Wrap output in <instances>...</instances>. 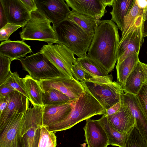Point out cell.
Instances as JSON below:
<instances>
[{"instance_id":"obj_33","label":"cell","mask_w":147,"mask_h":147,"mask_svg":"<svg viewBox=\"0 0 147 147\" xmlns=\"http://www.w3.org/2000/svg\"><path fill=\"white\" fill-rule=\"evenodd\" d=\"M12 61L9 58L0 55V85L11 72L10 65Z\"/></svg>"},{"instance_id":"obj_36","label":"cell","mask_w":147,"mask_h":147,"mask_svg":"<svg viewBox=\"0 0 147 147\" xmlns=\"http://www.w3.org/2000/svg\"><path fill=\"white\" fill-rule=\"evenodd\" d=\"M136 96L147 116V84H144Z\"/></svg>"},{"instance_id":"obj_37","label":"cell","mask_w":147,"mask_h":147,"mask_svg":"<svg viewBox=\"0 0 147 147\" xmlns=\"http://www.w3.org/2000/svg\"><path fill=\"white\" fill-rule=\"evenodd\" d=\"M25 7L30 12L37 10L34 0H20Z\"/></svg>"},{"instance_id":"obj_39","label":"cell","mask_w":147,"mask_h":147,"mask_svg":"<svg viewBox=\"0 0 147 147\" xmlns=\"http://www.w3.org/2000/svg\"><path fill=\"white\" fill-rule=\"evenodd\" d=\"M15 90L8 86L2 84L0 85V95L6 97Z\"/></svg>"},{"instance_id":"obj_2","label":"cell","mask_w":147,"mask_h":147,"mask_svg":"<svg viewBox=\"0 0 147 147\" xmlns=\"http://www.w3.org/2000/svg\"><path fill=\"white\" fill-rule=\"evenodd\" d=\"M82 82L85 90L79 99L74 101L70 113L63 120L46 127L49 131L55 132L66 130L94 115L106 114V110Z\"/></svg>"},{"instance_id":"obj_25","label":"cell","mask_w":147,"mask_h":147,"mask_svg":"<svg viewBox=\"0 0 147 147\" xmlns=\"http://www.w3.org/2000/svg\"><path fill=\"white\" fill-rule=\"evenodd\" d=\"M139 60V53H136L128 57L120 63H117L116 67L117 82L123 89L127 78Z\"/></svg>"},{"instance_id":"obj_13","label":"cell","mask_w":147,"mask_h":147,"mask_svg":"<svg viewBox=\"0 0 147 147\" xmlns=\"http://www.w3.org/2000/svg\"><path fill=\"white\" fill-rule=\"evenodd\" d=\"M113 0H65L69 7L78 13L100 19L112 6Z\"/></svg>"},{"instance_id":"obj_30","label":"cell","mask_w":147,"mask_h":147,"mask_svg":"<svg viewBox=\"0 0 147 147\" xmlns=\"http://www.w3.org/2000/svg\"><path fill=\"white\" fill-rule=\"evenodd\" d=\"M2 84L12 88L22 94L29 100V96L25 88L23 78H20L17 72H11Z\"/></svg>"},{"instance_id":"obj_8","label":"cell","mask_w":147,"mask_h":147,"mask_svg":"<svg viewBox=\"0 0 147 147\" xmlns=\"http://www.w3.org/2000/svg\"><path fill=\"white\" fill-rule=\"evenodd\" d=\"M57 68L66 78L73 77L71 68L77 62L74 53L61 44L43 45L39 51Z\"/></svg>"},{"instance_id":"obj_27","label":"cell","mask_w":147,"mask_h":147,"mask_svg":"<svg viewBox=\"0 0 147 147\" xmlns=\"http://www.w3.org/2000/svg\"><path fill=\"white\" fill-rule=\"evenodd\" d=\"M77 59V62L87 74L91 76H107L109 73L101 66L86 56Z\"/></svg>"},{"instance_id":"obj_44","label":"cell","mask_w":147,"mask_h":147,"mask_svg":"<svg viewBox=\"0 0 147 147\" xmlns=\"http://www.w3.org/2000/svg\"><path fill=\"white\" fill-rule=\"evenodd\" d=\"M147 20V7L145 11L144 16V21H145Z\"/></svg>"},{"instance_id":"obj_19","label":"cell","mask_w":147,"mask_h":147,"mask_svg":"<svg viewBox=\"0 0 147 147\" xmlns=\"http://www.w3.org/2000/svg\"><path fill=\"white\" fill-rule=\"evenodd\" d=\"M74 101L59 105L44 106L43 125L48 127L64 119L71 111Z\"/></svg>"},{"instance_id":"obj_28","label":"cell","mask_w":147,"mask_h":147,"mask_svg":"<svg viewBox=\"0 0 147 147\" xmlns=\"http://www.w3.org/2000/svg\"><path fill=\"white\" fill-rule=\"evenodd\" d=\"M73 101L66 95L55 89H51L43 92L44 106L59 105Z\"/></svg>"},{"instance_id":"obj_18","label":"cell","mask_w":147,"mask_h":147,"mask_svg":"<svg viewBox=\"0 0 147 147\" xmlns=\"http://www.w3.org/2000/svg\"><path fill=\"white\" fill-rule=\"evenodd\" d=\"M121 105L120 109L117 113L106 116L111 125L117 131L129 134L135 127V119L128 108Z\"/></svg>"},{"instance_id":"obj_26","label":"cell","mask_w":147,"mask_h":147,"mask_svg":"<svg viewBox=\"0 0 147 147\" xmlns=\"http://www.w3.org/2000/svg\"><path fill=\"white\" fill-rule=\"evenodd\" d=\"M23 78L25 90L29 97V100L33 106H44L43 91L39 81L33 79L28 75Z\"/></svg>"},{"instance_id":"obj_20","label":"cell","mask_w":147,"mask_h":147,"mask_svg":"<svg viewBox=\"0 0 147 147\" xmlns=\"http://www.w3.org/2000/svg\"><path fill=\"white\" fill-rule=\"evenodd\" d=\"M32 51L30 46L22 40H8L1 42L0 45V55L9 58L12 61L19 60Z\"/></svg>"},{"instance_id":"obj_15","label":"cell","mask_w":147,"mask_h":147,"mask_svg":"<svg viewBox=\"0 0 147 147\" xmlns=\"http://www.w3.org/2000/svg\"><path fill=\"white\" fill-rule=\"evenodd\" d=\"M8 23L23 27L31 18L30 12L20 0H0Z\"/></svg>"},{"instance_id":"obj_11","label":"cell","mask_w":147,"mask_h":147,"mask_svg":"<svg viewBox=\"0 0 147 147\" xmlns=\"http://www.w3.org/2000/svg\"><path fill=\"white\" fill-rule=\"evenodd\" d=\"M37 10L54 26L66 19L71 11L63 0H34Z\"/></svg>"},{"instance_id":"obj_42","label":"cell","mask_w":147,"mask_h":147,"mask_svg":"<svg viewBox=\"0 0 147 147\" xmlns=\"http://www.w3.org/2000/svg\"><path fill=\"white\" fill-rule=\"evenodd\" d=\"M140 64L143 69L145 77V84H147V64L140 62Z\"/></svg>"},{"instance_id":"obj_22","label":"cell","mask_w":147,"mask_h":147,"mask_svg":"<svg viewBox=\"0 0 147 147\" xmlns=\"http://www.w3.org/2000/svg\"><path fill=\"white\" fill-rule=\"evenodd\" d=\"M134 0H113L112 9L110 13L111 20L116 24L117 26L122 31L125 17L130 11Z\"/></svg>"},{"instance_id":"obj_7","label":"cell","mask_w":147,"mask_h":147,"mask_svg":"<svg viewBox=\"0 0 147 147\" xmlns=\"http://www.w3.org/2000/svg\"><path fill=\"white\" fill-rule=\"evenodd\" d=\"M144 16L142 15L138 17L128 30L120 39L117 63H120L132 55L139 53L144 41Z\"/></svg>"},{"instance_id":"obj_34","label":"cell","mask_w":147,"mask_h":147,"mask_svg":"<svg viewBox=\"0 0 147 147\" xmlns=\"http://www.w3.org/2000/svg\"><path fill=\"white\" fill-rule=\"evenodd\" d=\"M22 26L8 23L0 29V41H6L11 34Z\"/></svg>"},{"instance_id":"obj_35","label":"cell","mask_w":147,"mask_h":147,"mask_svg":"<svg viewBox=\"0 0 147 147\" xmlns=\"http://www.w3.org/2000/svg\"><path fill=\"white\" fill-rule=\"evenodd\" d=\"M71 72L73 77L81 82L87 78V74L78 62L72 66Z\"/></svg>"},{"instance_id":"obj_43","label":"cell","mask_w":147,"mask_h":147,"mask_svg":"<svg viewBox=\"0 0 147 147\" xmlns=\"http://www.w3.org/2000/svg\"><path fill=\"white\" fill-rule=\"evenodd\" d=\"M143 36L144 37H147V20L144 22Z\"/></svg>"},{"instance_id":"obj_38","label":"cell","mask_w":147,"mask_h":147,"mask_svg":"<svg viewBox=\"0 0 147 147\" xmlns=\"http://www.w3.org/2000/svg\"><path fill=\"white\" fill-rule=\"evenodd\" d=\"M121 106L120 101L106 110V115L108 116L117 113L119 110Z\"/></svg>"},{"instance_id":"obj_5","label":"cell","mask_w":147,"mask_h":147,"mask_svg":"<svg viewBox=\"0 0 147 147\" xmlns=\"http://www.w3.org/2000/svg\"><path fill=\"white\" fill-rule=\"evenodd\" d=\"M23 69L33 79L38 81L59 77H65L57 68L40 51L21 58ZM66 78V77H65Z\"/></svg>"},{"instance_id":"obj_6","label":"cell","mask_w":147,"mask_h":147,"mask_svg":"<svg viewBox=\"0 0 147 147\" xmlns=\"http://www.w3.org/2000/svg\"><path fill=\"white\" fill-rule=\"evenodd\" d=\"M25 112L22 123L21 147H38L44 106H33Z\"/></svg>"},{"instance_id":"obj_21","label":"cell","mask_w":147,"mask_h":147,"mask_svg":"<svg viewBox=\"0 0 147 147\" xmlns=\"http://www.w3.org/2000/svg\"><path fill=\"white\" fill-rule=\"evenodd\" d=\"M139 60L127 78L123 89L124 93L136 95L145 84V77L143 69Z\"/></svg>"},{"instance_id":"obj_12","label":"cell","mask_w":147,"mask_h":147,"mask_svg":"<svg viewBox=\"0 0 147 147\" xmlns=\"http://www.w3.org/2000/svg\"><path fill=\"white\" fill-rule=\"evenodd\" d=\"M26 112L17 111L9 120L0 133V147H21V128Z\"/></svg>"},{"instance_id":"obj_31","label":"cell","mask_w":147,"mask_h":147,"mask_svg":"<svg viewBox=\"0 0 147 147\" xmlns=\"http://www.w3.org/2000/svg\"><path fill=\"white\" fill-rule=\"evenodd\" d=\"M56 138L55 132L50 131L46 126L42 125L38 147H56Z\"/></svg>"},{"instance_id":"obj_1","label":"cell","mask_w":147,"mask_h":147,"mask_svg":"<svg viewBox=\"0 0 147 147\" xmlns=\"http://www.w3.org/2000/svg\"><path fill=\"white\" fill-rule=\"evenodd\" d=\"M119 41L117 25L111 20H101L94 34L86 56L109 73L113 71L117 61Z\"/></svg>"},{"instance_id":"obj_29","label":"cell","mask_w":147,"mask_h":147,"mask_svg":"<svg viewBox=\"0 0 147 147\" xmlns=\"http://www.w3.org/2000/svg\"><path fill=\"white\" fill-rule=\"evenodd\" d=\"M146 8L142 7L138 0H134L130 11L125 18L123 28L121 31V37H123L128 30L138 17L144 15Z\"/></svg>"},{"instance_id":"obj_10","label":"cell","mask_w":147,"mask_h":147,"mask_svg":"<svg viewBox=\"0 0 147 147\" xmlns=\"http://www.w3.org/2000/svg\"><path fill=\"white\" fill-rule=\"evenodd\" d=\"M43 92L51 89L57 90L73 101L78 100L85 90L82 83L74 77H59L39 81Z\"/></svg>"},{"instance_id":"obj_16","label":"cell","mask_w":147,"mask_h":147,"mask_svg":"<svg viewBox=\"0 0 147 147\" xmlns=\"http://www.w3.org/2000/svg\"><path fill=\"white\" fill-rule=\"evenodd\" d=\"M9 95L8 105L5 110L0 114V133L17 111L26 112L29 108V100L22 94L15 90Z\"/></svg>"},{"instance_id":"obj_40","label":"cell","mask_w":147,"mask_h":147,"mask_svg":"<svg viewBox=\"0 0 147 147\" xmlns=\"http://www.w3.org/2000/svg\"><path fill=\"white\" fill-rule=\"evenodd\" d=\"M8 23L3 6L0 1V29Z\"/></svg>"},{"instance_id":"obj_41","label":"cell","mask_w":147,"mask_h":147,"mask_svg":"<svg viewBox=\"0 0 147 147\" xmlns=\"http://www.w3.org/2000/svg\"><path fill=\"white\" fill-rule=\"evenodd\" d=\"M9 95L6 97L0 95V114L2 113L7 108L9 103Z\"/></svg>"},{"instance_id":"obj_14","label":"cell","mask_w":147,"mask_h":147,"mask_svg":"<svg viewBox=\"0 0 147 147\" xmlns=\"http://www.w3.org/2000/svg\"><path fill=\"white\" fill-rule=\"evenodd\" d=\"M122 104L130 111L135 121V128L147 142V116L136 95L123 93L120 96Z\"/></svg>"},{"instance_id":"obj_17","label":"cell","mask_w":147,"mask_h":147,"mask_svg":"<svg viewBox=\"0 0 147 147\" xmlns=\"http://www.w3.org/2000/svg\"><path fill=\"white\" fill-rule=\"evenodd\" d=\"M83 128L87 147H107L108 139L103 128L97 120H86Z\"/></svg>"},{"instance_id":"obj_4","label":"cell","mask_w":147,"mask_h":147,"mask_svg":"<svg viewBox=\"0 0 147 147\" xmlns=\"http://www.w3.org/2000/svg\"><path fill=\"white\" fill-rule=\"evenodd\" d=\"M31 18L19 34L22 40H36L48 44H59L51 22L37 10L31 12Z\"/></svg>"},{"instance_id":"obj_3","label":"cell","mask_w":147,"mask_h":147,"mask_svg":"<svg viewBox=\"0 0 147 147\" xmlns=\"http://www.w3.org/2000/svg\"><path fill=\"white\" fill-rule=\"evenodd\" d=\"M52 27L59 44L65 46L79 58L87 55L94 34L86 32L66 19Z\"/></svg>"},{"instance_id":"obj_9","label":"cell","mask_w":147,"mask_h":147,"mask_svg":"<svg viewBox=\"0 0 147 147\" xmlns=\"http://www.w3.org/2000/svg\"><path fill=\"white\" fill-rule=\"evenodd\" d=\"M90 93L106 110L120 101V96L124 93L117 82L101 83L88 81L82 82Z\"/></svg>"},{"instance_id":"obj_24","label":"cell","mask_w":147,"mask_h":147,"mask_svg":"<svg viewBox=\"0 0 147 147\" xmlns=\"http://www.w3.org/2000/svg\"><path fill=\"white\" fill-rule=\"evenodd\" d=\"M66 19L73 22L90 33L94 34L101 22L100 19L71 11Z\"/></svg>"},{"instance_id":"obj_23","label":"cell","mask_w":147,"mask_h":147,"mask_svg":"<svg viewBox=\"0 0 147 147\" xmlns=\"http://www.w3.org/2000/svg\"><path fill=\"white\" fill-rule=\"evenodd\" d=\"M98 120L107 135L109 145L125 147L129 134L121 133L116 129L110 123L105 115H103Z\"/></svg>"},{"instance_id":"obj_32","label":"cell","mask_w":147,"mask_h":147,"mask_svg":"<svg viewBox=\"0 0 147 147\" xmlns=\"http://www.w3.org/2000/svg\"><path fill=\"white\" fill-rule=\"evenodd\" d=\"M125 147H147V142L135 127L128 135Z\"/></svg>"}]
</instances>
